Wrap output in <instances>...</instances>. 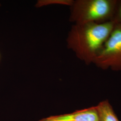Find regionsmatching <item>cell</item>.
Segmentation results:
<instances>
[{
	"label": "cell",
	"instance_id": "obj_1",
	"mask_svg": "<svg viewBox=\"0 0 121 121\" xmlns=\"http://www.w3.org/2000/svg\"><path fill=\"white\" fill-rule=\"evenodd\" d=\"M115 24L113 21L74 24L66 39L67 47L86 65L93 64Z\"/></svg>",
	"mask_w": 121,
	"mask_h": 121
},
{
	"label": "cell",
	"instance_id": "obj_2",
	"mask_svg": "<svg viewBox=\"0 0 121 121\" xmlns=\"http://www.w3.org/2000/svg\"><path fill=\"white\" fill-rule=\"evenodd\" d=\"M117 0H76L70 7L69 21L74 24L112 21Z\"/></svg>",
	"mask_w": 121,
	"mask_h": 121
},
{
	"label": "cell",
	"instance_id": "obj_7",
	"mask_svg": "<svg viewBox=\"0 0 121 121\" xmlns=\"http://www.w3.org/2000/svg\"></svg>",
	"mask_w": 121,
	"mask_h": 121
},
{
	"label": "cell",
	"instance_id": "obj_3",
	"mask_svg": "<svg viewBox=\"0 0 121 121\" xmlns=\"http://www.w3.org/2000/svg\"><path fill=\"white\" fill-rule=\"evenodd\" d=\"M93 64L102 70L121 71V23H115Z\"/></svg>",
	"mask_w": 121,
	"mask_h": 121
},
{
	"label": "cell",
	"instance_id": "obj_5",
	"mask_svg": "<svg viewBox=\"0 0 121 121\" xmlns=\"http://www.w3.org/2000/svg\"><path fill=\"white\" fill-rule=\"evenodd\" d=\"M96 107L99 121H120L108 100L100 102Z\"/></svg>",
	"mask_w": 121,
	"mask_h": 121
},
{
	"label": "cell",
	"instance_id": "obj_6",
	"mask_svg": "<svg viewBox=\"0 0 121 121\" xmlns=\"http://www.w3.org/2000/svg\"><path fill=\"white\" fill-rule=\"evenodd\" d=\"M112 21L121 23V0H117Z\"/></svg>",
	"mask_w": 121,
	"mask_h": 121
},
{
	"label": "cell",
	"instance_id": "obj_4",
	"mask_svg": "<svg viewBox=\"0 0 121 121\" xmlns=\"http://www.w3.org/2000/svg\"><path fill=\"white\" fill-rule=\"evenodd\" d=\"M39 121H99L95 106L77 110L70 113L52 116Z\"/></svg>",
	"mask_w": 121,
	"mask_h": 121
}]
</instances>
